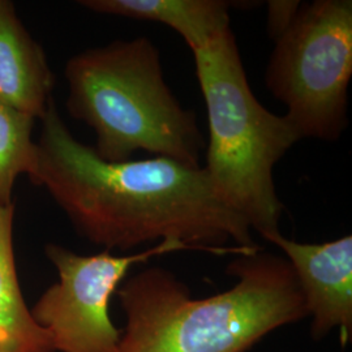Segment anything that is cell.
Returning <instances> with one entry per match:
<instances>
[{"mask_svg": "<svg viewBox=\"0 0 352 352\" xmlns=\"http://www.w3.org/2000/svg\"><path fill=\"white\" fill-rule=\"evenodd\" d=\"M29 180L49 192L76 231L107 250L176 240L192 251L252 254L251 227L214 195L204 167L166 157L106 162L71 133L52 100Z\"/></svg>", "mask_w": 352, "mask_h": 352, "instance_id": "1", "label": "cell"}, {"mask_svg": "<svg viewBox=\"0 0 352 352\" xmlns=\"http://www.w3.org/2000/svg\"><path fill=\"white\" fill-rule=\"evenodd\" d=\"M238 282L205 299L164 267H146L116 291L126 327L113 352H247L269 333L308 317L285 257L261 250L227 267Z\"/></svg>", "mask_w": 352, "mask_h": 352, "instance_id": "2", "label": "cell"}, {"mask_svg": "<svg viewBox=\"0 0 352 352\" xmlns=\"http://www.w3.org/2000/svg\"><path fill=\"white\" fill-rule=\"evenodd\" d=\"M64 75L67 110L94 131L93 149L101 160L124 162L144 151L201 167L206 144L196 113L167 87L160 51L149 38L113 41L76 54Z\"/></svg>", "mask_w": 352, "mask_h": 352, "instance_id": "3", "label": "cell"}, {"mask_svg": "<svg viewBox=\"0 0 352 352\" xmlns=\"http://www.w3.org/2000/svg\"><path fill=\"white\" fill-rule=\"evenodd\" d=\"M192 52L209 126L202 167L217 199L270 239L280 234L283 213L274 167L302 139L286 116L270 113L254 97L231 29Z\"/></svg>", "mask_w": 352, "mask_h": 352, "instance_id": "4", "label": "cell"}, {"mask_svg": "<svg viewBox=\"0 0 352 352\" xmlns=\"http://www.w3.org/2000/svg\"><path fill=\"white\" fill-rule=\"evenodd\" d=\"M352 1L302 3L276 39L265 72L269 91L287 107L300 139L338 141L349 124Z\"/></svg>", "mask_w": 352, "mask_h": 352, "instance_id": "5", "label": "cell"}, {"mask_svg": "<svg viewBox=\"0 0 352 352\" xmlns=\"http://www.w3.org/2000/svg\"><path fill=\"white\" fill-rule=\"evenodd\" d=\"M192 251L176 240H164L145 251L115 256L110 251L82 256L58 244L45 253L58 270L59 280L38 299L32 316L50 334L60 352H113L122 331L110 318V300L136 264L167 253Z\"/></svg>", "mask_w": 352, "mask_h": 352, "instance_id": "6", "label": "cell"}, {"mask_svg": "<svg viewBox=\"0 0 352 352\" xmlns=\"http://www.w3.org/2000/svg\"><path fill=\"white\" fill-rule=\"evenodd\" d=\"M287 256L299 280L308 316H312V337L322 340L331 330H340L343 344L352 340V236L322 244H307L272 236Z\"/></svg>", "mask_w": 352, "mask_h": 352, "instance_id": "7", "label": "cell"}, {"mask_svg": "<svg viewBox=\"0 0 352 352\" xmlns=\"http://www.w3.org/2000/svg\"><path fill=\"white\" fill-rule=\"evenodd\" d=\"M55 77L42 46L29 34L12 1L0 0V102L41 119Z\"/></svg>", "mask_w": 352, "mask_h": 352, "instance_id": "8", "label": "cell"}, {"mask_svg": "<svg viewBox=\"0 0 352 352\" xmlns=\"http://www.w3.org/2000/svg\"><path fill=\"white\" fill-rule=\"evenodd\" d=\"M89 11L170 26L200 50L225 33L230 26V4L223 0H81Z\"/></svg>", "mask_w": 352, "mask_h": 352, "instance_id": "9", "label": "cell"}, {"mask_svg": "<svg viewBox=\"0 0 352 352\" xmlns=\"http://www.w3.org/2000/svg\"><path fill=\"white\" fill-rule=\"evenodd\" d=\"M14 205L0 206V352H55L50 334L28 308L13 252Z\"/></svg>", "mask_w": 352, "mask_h": 352, "instance_id": "10", "label": "cell"}, {"mask_svg": "<svg viewBox=\"0 0 352 352\" xmlns=\"http://www.w3.org/2000/svg\"><path fill=\"white\" fill-rule=\"evenodd\" d=\"M34 124V118L0 102V206L13 205V187L19 176L32 177L36 171Z\"/></svg>", "mask_w": 352, "mask_h": 352, "instance_id": "11", "label": "cell"}, {"mask_svg": "<svg viewBox=\"0 0 352 352\" xmlns=\"http://www.w3.org/2000/svg\"><path fill=\"white\" fill-rule=\"evenodd\" d=\"M302 1L272 0L267 1V30L274 41L280 37L299 12Z\"/></svg>", "mask_w": 352, "mask_h": 352, "instance_id": "12", "label": "cell"}]
</instances>
